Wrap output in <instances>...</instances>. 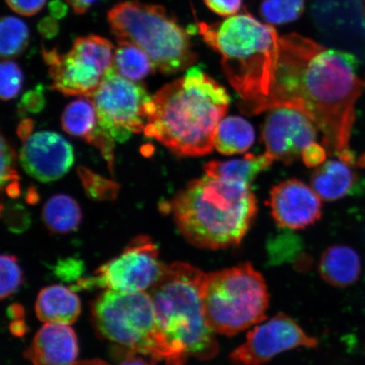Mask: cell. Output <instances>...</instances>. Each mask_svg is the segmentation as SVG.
I'll list each match as a JSON object with an SVG mask.
<instances>
[{"label": "cell", "mask_w": 365, "mask_h": 365, "mask_svg": "<svg viewBox=\"0 0 365 365\" xmlns=\"http://www.w3.org/2000/svg\"><path fill=\"white\" fill-rule=\"evenodd\" d=\"M78 175L89 198L96 200H113L117 197L120 189L117 182L96 175L84 167L78 168Z\"/></svg>", "instance_id": "83f0119b"}, {"label": "cell", "mask_w": 365, "mask_h": 365, "mask_svg": "<svg viewBox=\"0 0 365 365\" xmlns=\"http://www.w3.org/2000/svg\"><path fill=\"white\" fill-rule=\"evenodd\" d=\"M11 331L14 335L22 336L26 332L25 323L21 321L14 322L11 326Z\"/></svg>", "instance_id": "60d3db41"}, {"label": "cell", "mask_w": 365, "mask_h": 365, "mask_svg": "<svg viewBox=\"0 0 365 365\" xmlns=\"http://www.w3.org/2000/svg\"><path fill=\"white\" fill-rule=\"evenodd\" d=\"M47 0H6L13 11L21 16H33L44 7Z\"/></svg>", "instance_id": "1f68e13d"}, {"label": "cell", "mask_w": 365, "mask_h": 365, "mask_svg": "<svg viewBox=\"0 0 365 365\" xmlns=\"http://www.w3.org/2000/svg\"><path fill=\"white\" fill-rule=\"evenodd\" d=\"M353 164L339 158L328 160L317 167L312 176V187L322 200H335L352 195L359 190V175Z\"/></svg>", "instance_id": "e0dca14e"}, {"label": "cell", "mask_w": 365, "mask_h": 365, "mask_svg": "<svg viewBox=\"0 0 365 365\" xmlns=\"http://www.w3.org/2000/svg\"><path fill=\"white\" fill-rule=\"evenodd\" d=\"M98 125L118 143L144 131L148 124V104L152 98L140 82L125 78L112 66L91 96Z\"/></svg>", "instance_id": "9c48e42d"}, {"label": "cell", "mask_w": 365, "mask_h": 365, "mask_svg": "<svg viewBox=\"0 0 365 365\" xmlns=\"http://www.w3.org/2000/svg\"><path fill=\"white\" fill-rule=\"evenodd\" d=\"M35 309L41 322L70 326L78 319L81 304L79 297L68 287L51 285L40 291Z\"/></svg>", "instance_id": "ac0fdd59"}, {"label": "cell", "mask_w": 365, "mask_h": 365, "mask_svg": "<svg viewBox=\"0 0 365 365\" xmlns=\"http://www.w3.org/2000/svg\"><path fill=\"white\" fill-rule=\"evenodd\" d=\"M359 63L354 53L344 50L327 49L299 34L282 36L270 93L240 111L258 115L277 108L295 109L322 132L328 155L354 165L350 138L355 105L365 88L357 75Z\"/></svg>", "instance_id": "6da1fadb"}, {"label": "cell", "mask_w": 365, "mask_h": 365, "mask_svg": "<svg viewBox=\"0 0 365 365\" xmlns=\"http://www.w3.org/2000/svg\"><path fill=\"white\" fill-rule=\"evenodd\" d=\"M322 200L312 187L299 180L290 179L273 187L269 205L278 227L299 230L319 220Z\"/></svg>", "instance_id": "5bb4252c"}, {"label": "cell", "mask_w": 365, "mask_h": 365, "mask_svg": "<svg viewBox=\"0 0 365 365\" xmlns=\"http://www.w3.org/2000/svg\"><path fill=\"white\" fill-rule=\"evenodd\" d=\"M254 141L253 126L244 118L230 116L219 124L214 147L219 153L232 156L247 152Z\"/></svg>", "instance_id": "44dd1931"}, {"label": "cell", "mask_w": 365, "mask_h": 365, "mask_svg": "<svg viewBox=\"0 0 365 365\" xmlns=\"http://www.w3.org/2000/svg\"><path fill=\"white\" fill-rule=\"evenodd\" d=\"M166 266L159 261L156 244L148 236H138L120 255L97 269L89 284L121 293L148 292Z\"/></svg>", "instance_id": "30bf717a"}, {"label": "cell", "mask_w": 365, "mask_h": 365, "mask_svg": "<svg viewBox=\"0 0 365 365\" xmlns=\"http://www.w3.org/2000/svg\"><path fill=\"white\" fill-rule=\"evenodd\" d=\"M327 154L325 148L314 143L305 149L301 159L307 167L317 168L326 162Z\"/></svg>", "instance_id": "836d02e7"}, {"label": "cell", "mask_w": 365, "mask_h": 365, "mask_svg": "<svg viewBox=\"0 0 365 365\" xmlns=\"http://www.w3.org/2000/svg\"><path fill=\"white\" fill-rule=\"evenodd\" d=\"M91 319L100 336L125 346L130 354L150 356L153 362L166 360L148 292L105 290L91 304Z\"/></svg>", "instance_id": "ba28073f"}, {"label": "cell", "mask_w": 365, "mask_h": 365, "mask_svg": "<svg viewBox=\"0 0 365 365\" xmlns=\"http://www.w3.org/2000/svg\"><path fill=\"white\" fill-rule=\"evenodd\" d=\"M243 0H205L210 10L222 16H235L240 10Z\"/></svg>", "instance_id": "d6a6232c"}, {"label": "cell", "mask_w": 365, "mask_h": 365, "mask_svg": "<svg viewBox=\"0 0 365 365\" xmlns=\"http://www.w3.org/2000/svg\"><path fill=\"white\" fill-rule=\"evenodd\" d=\"M118 365H150L144 359L136 357L135 354H130L129 356Z\"/></svg>", "instance_id": "ab89813d"}, {"label": "cell", "mask_w": 365, "mask_h": 365, "mask_svg": "<svg viewBox=\"0 0 365 365\" xmlns=\"http://www.w3.org/2000/svg\"><path fill=\"white\" fill-rule=\"evenodd\" d=\"M113 67L125 78L137 82L153 74L157 70L148 54L127 40H118Z\"/></svg>", "instance_id": "603a6c76"}, {"label": "cell", "mask_w": 365, "mask_h": 365, "mask_svg": "<svg viewBox=\"0 0 365 365\" xmlns=\"http://www.w3.org/2000/svg\"><path fill=\"white\" fill-rule=\"evenodd\" d=\"M42 217L48 230L65 235L75 231L81 225V209L75 199L67 195H56L45 203Z\"/></svg>", "instance_id": "7402d4cb"}, {"label": "cell", "mask_w": 365, "mask_h": 365, "mask_svg": "<svg viewBox=\"0 0 365 365\" xmlns=\"http://www.w3.org/2000/svg\"><path fill=\"white\" fill-rule=\"evenodd\" d=\"M15 153L10 144L1 135V188L6 190V194L11 198H16L21 194L19 175L14 168Z\"/></svg>", "instance_id": "f1b7e54d"}, {"label": "cell", "mask_w": 365, "mask_h": 365, "mask_svg": "<svg viewBox=\"0 0 365 365\" xmlns=\"http://www.w3.org/2000/svg\"><path fill=\"white\" fill-rule=\"evenodd\" d=\"M61 124L67 134L88 143L99 127L93 100L83 97L68 103L63 112Z\"/></svg>", "instance_id": "cb8c5ba5"}, {"label": "cell", "mask_w": 365, "mask_h": 365, "mask_svg": "<svg viewBox=\"0 0 365 365\" xmlns=\"http://www.w3.org/2000/svg\"><path fill=\"white\" fill-rule=\"evenodd\" d=\"M318 270L327 284L346 287L358 280L361 272V261L353 248L335 245L324 251L319 259Z\"/></svg>", "instance_id": "d6986e66"}, {"label": "cell", "mask_w": 365, "mask_h": 365, "mask_svg": "<svg viewBox=\"0 0 365 365\" xmlns=\"http://www.w3.org/2000/svg\"><path fill=\"white\" fill-rule=\"evenodd\" d=\"M207 274L192 264H167L157 284L148 291L158 329L167 352V365H185L194 357H216V333L205 317L203 289Z\"/></svg>", "instance_id": "277c9868"}, {"label": "cell", "mask_w": 365, "mask_h": 365, "mask_svg": "<svg viewBox=\"0 0 365 365\" xmlns=\"http://www.w3.org/2000/svg\"><path fill=\"white\" fill-rule=\"evenodd\" d=\"M43 56L49 66L52 88L63 95L90 98L105 75L101 68L73 48L66 54L58 53L56 48H43Z\"/></svg>", "instance_id": "9a60e30c"}, {"label": "cell", "mask_w": 365, "mask_h": 365, "mask_svg": "<svg viewBox=\"0 0 365 365\" xmlns=\"http://www.w3.org/2000/svg\"><path fill=\"white\" fill-rule=\"evenodd\" d=\"M44 103L43 94L40 88L26 93L21 100V107L31 113H38L42 110Z\"/></svg>", "instance_id": "e575fe53"}, {"label": "cell", "mask_w": 365, "mask_h": 365, "mask_svg": "<svg viewBox=\"0 0 365 365\" xmlns=\"http://www.w3.org/2000/svg\"><path fill=\"white\" fill-rule=\"evenodd\" d=\"M20 161L34 179L51 182L61 179L71 170L74 150L65 137L56 132L40 131L23 140Z\"/></svg>", "instance_id": "4fadbf2b"}, {"label": "cell", "mask_w": 365, "mask_h": 365, "mask_svg": "<svg viewBox=\"0 0 365 365\" xmlns=\"http://www.w3.org/2000/svg\"><path fill=\"white\" fill-rule=\"evenodd\" d=\"M305 0H264L262 16L272 24H285L294 21L304 11Z\"/></svg>", "instance_id": "4316f807"}, {"label": "cell", "mask_w": 365, "mask_h": 365, "mask_svg": "<svg viewBox=\"0 0 365 365\" xmlns=\"http://www.w3.org/2000/svg\"><path fill=\"white\" fill-rule=\"evenodd\" d=\"M198 29L205 42L220 54L223 73L240 97V110L266 98L279 53L275 29L249 14L230 16L217 26L200 23Z\"/></svg>", "instance_id": "5b68a950"}, {"label": "cell", "mask_w": 365, "mask_h": 365, "mask_svg": "<svg viewBox=\"0 0 365 365\" xmlns=\"http://www.w3.org/2000/svg\"><path fill=\"white\" fill-rule=\"evenodd\" d=\"M0 71V96L4 101H9L20 93L23 83L22 72L17 63L11 61H4Z\"/></svg>", "instance_id": "4dcf8cb0"}, {"label": "cell", "mask_w": 365, "mask_h": 365, "mask_svg": "<svg viewBox=\"0 0 365 365\" xmlns=\"http://www.w3.org/2000/svg\"><path fill=\"white\" fill-rule=\"evenodd\" d=\"M357 166L361 168H364L365 170V153L359 157L357 162Z\"/></svg>", "instance_id": "7bdbcfd3"}, {"label": "cell", "mask_w": 365, "mask_h": 365, "mask_svg": "<svg viewBox=\"0 0 365 365\" xmlns=\"http://www.w3.org/2000/svg\"><path fill=\"white\" fill-rule=\"evenodd\" d=\"M310 336L294 319L278 314L249 331L244 344L230 354L235 365H263L282 353L297 348H316Z\"/></svg>", "instance_id": "8fae6325"}, {"label": "cell", "mask_w": 365, "mask_h": 365, "mask_svg": "<svg viewBox=\"0 0 365 365\" xmlns=\"http://www.w3.org/2000/svg\"><path fill=\"white\" fill-rule=\"evenodd\" d=\"M1 269V297L2 299L8 298L15 293L21 284L23 274L16 257L12 255L4 254L0 258Z\"/></svg>", "instance_id": "f546056e"}, {"label": "cell", "mask_w": 365, "mask_h": 365, "mask_svg": "<svg viewBox=\"0 0 365 365\" xmlns=\"http://www.w3.org/2000/svg\"><path fill=\"white\" fill-rule=\"evenodd\" d=\"M205 317L216 334L232 336L266 319V281L250 263L207 274L203 289Z\"/></svg>", "instance_id": "52a82bcc"}, {"label": "cell", "mask_w": 365, "mask_h": 365, "mask_svg": "<svg viewBox=\"0 0 365 365\" xmlns=\"http://www.w3.org/2000/svg\"><path fill=\"white\" fill-rule=\"evenodd\" d=\"M78 354V340L70 326L45 323L24 354L34 365H73Z\"/></svg>", "instance_id": "2e32d148"}, {"label": "cell", "mask_w": 365, "mask_h": 365, "mask_svg": "<svg viewBox=\"0 0 365 365\" xmlns=\"http://www.w3.org/2000/svg\"><path fill=\"white\" fill-rule=\"evenodd\" d=\"M273 162L274 159L267 153L261 155L249 153L244 158L227 161L212 160L205 164L204 171L216 179L250 185L259 173L271 167Z\"/></svg>", "instance_id": "ffe728a7"}, {"label": "cell", "mask_w": 365, "mask_h": 365, "mask_svg": "<svg viewBox=\"0 0 365 365\" xmlns=\"http://www.w3.org/2000/svg\"><path fill=\"white\" fill-rule=\"evenodd\" d=\"M67 3L73 8V10L78 15H82L88 11V9L97 1V0H66Z\"/></svg>", "instance_id": "74e56055"}, {"label": "cell", "mask_w": 365, "mask_h": 365, "mask_svg": "<svg viewBox=\"0 0 365 365\" xmlns=\"http://www.w3.org/2000/svg\"><path fill=\"white\" fill-rule=\"evenodd\" d=\"M73 365H110L100 359H86L82 361H76Z\"/></svg>", "instance_id": "b9f144b4"}, {"label": "cell", "mask_w": 365, "mask_h": 365, "mask_svg": "<svg viewBox=\"0 0 365 365\" xmlns=\"http://www.w3.org/2000/svg\"><path fill=\"white\" fill-rule=\"evenodd\" d=\"M38 30L45 38L52 39L58 34L59 25L53 17H45L38 23Z\"/></svg>", "instance_id": "d590c367"}, {"label": "cell", "mask_w": 365, "mask_h": 365, "mask_svg": "<svg viewBox=\"0 0 365 365\" xmlns=\"http://www.w3.org/2000/svg\"><path fill=\"white\" fill-rule=\"evenodd\" d=\"M108 19L117 40L138 46L164 75L190 68L197 59L190 31L178 24L163 6L129 0L113 7Z\"/></svg>", "instance_id": "8992f818"}, {"label": "cell", "mask_w": 365, "mask_h": 365, "mask_svg": "<svg viewBox=\"0 0 365 365\" xmlns=\"http://www.w3.org/2000/svg\"><path fill=\"white\" fill-rule=\"evenodd\" d=\"M34 129V122L31 120H23L19 128H18V135H19L20 138L23 140H25L27 137L31 135V132H33Z\"/></svg>", "instance_id": "f35d334b"}, {"label": "cell", "mask_w": 365, "mask_h": 365, "mask_svg": "<svg viewBox=\"0 0 365 365\" xmlns=\"http://www.w3.org/2000/svg\"><path fill=\"white\" fill-rule=\"evenodd\" d=\"M72 48L105 73L113 66L115 49L111 42L102 36L90 35L78 38L76 39Z\"/></svg>", "instance_id": "484cf974"}, {"label": "cell", "mask_w": 365, "mask_h": 365, "mask_svg": "<svg viewBox=\"0 0 365 365\" xmlns=\"http://www.w3.org/2000/svg\"><path fill=\"white\" fill-rule=\"evenodd\" d=\"M48 10L52 17L56 18V20H59L66 16L68 6L67 4L61 1V0H53V1L50 2L48 4Z\"/></svg>", "instance_id": "8d00e7d4"}, {"label": "cell", "mask_w": 365, "mask_h": 365, "mask_svg": "<svg viewBox=\"0 0 365 365\" xmlns=\"http://www.w3.org/2000/svg\"><path fill=\"white\" fill-rule=\"evenodd\" d=\"M227 90L199 66L160 89L148 106L144 133L180 157L212 153L217 128L230 108Z\"/></svg>", "instance_id": "7a4b0ae2"}, {"label": "cell", "mask_w": 365, "mask_h": 365, "mask_svg": "<svg viewBox=\"0 0 365 365\" xmlns=\"http://www.w3.org/2000/svg\"><path fill=\"white\" fill-rule=\"evenodd\" d=\"M317 127L304 113L289 108H273L262 128L266 153L272 158L291 164L309 145L317 143Z\"/></svg>", "instance_id": "7c38bea8"}, {"label": "cell", "mask_w": 365, "mask_h": 365, "mask_svg": "<svg viewBox=\"0 0 365 365\" xmlns=\"http://www.w3.org/2000/svg\"><path fill=\"white\" fill-rule=\"evenodd\" d=\"M178 230L195 247L221 250L239 245L258 211L250 185L205 173L191 180L170 203Z\"/></svg>", "instance_id": "3957f363"}, {"label": "cell", "mask_w": 365, "mask_h": 365, "mask_svg": "<svg viewBox=\"0 0 365 365\" xmlns=\"http://www.w3.org/2000/svg\"><path fill=\"white\" fill-rule=\"evenodd\" d=\"M29 30L19 18L4 16L0 24V53L2 58H14L24 51L29 44Z\"/></svg>", "instance_id": "d4e9b609"}]
</instances>
